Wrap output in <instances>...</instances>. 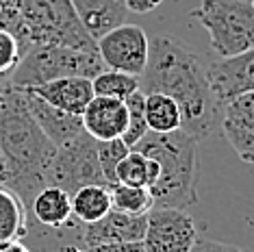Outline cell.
<instances>
[{"label": "cell", "mask_w": 254, "mask_h": 252, "mask_svg": "<svg viewBox=\"0 0 254 252\" xmlns=\"http://www.w3.org/2000/svg\"><path fill=\"white\" fill-rule=\"evenodd\" d=\"M191 252H248V250L239 248V246H230L224 242H213V239L198 237V242L193 244Z\"/></svg>", "instance_id": "obj_29"}, {"label": "cell", "mask_w": 254, "mask_h": 252, "mask_svg": "<svg viewBox=\"0 0 254 252\" xmlns=\"http://www.w3.org/2000/svg\"><path fill=\"white\" fill-rule=\"evenodd\" d=\"M20 61H22V50L18 39L9 31L0 28V81L9 78Z\"/></svg>", "instance_id": "obj_26"}, {"label": "cell", "mask_w": 254, "mask_h": 252, "mask_svg": "<svg viewBox=\"0 0 254 252\" xmlns=\"http://www.w3.org/2000/svg\"><path fill=\"white\" fill-rule=\"evenodd\" d=\"M24 98L26 107L31 111V116L35 118V122L39 124V128L48 135V139L53 141L57 148L65 146L67 141L76 139L80 133H85L83 128V118L67 113L63 109H57L53 105H48L46 100H42L39 96H35L31 89H24Z\"/></svg>", "instance_id": "obj_12"}, {"label": "cell", "mask_w": 254, "mask_h": 252, "mask_svg": "<svg viewBox=\"0 0 254 252\" xmlns=\"http://www.w3.org/2000/svg\"><path fill=\"white\" fill-rule=\"evenodd\" d=\"M195 20L209 33L211 48L219 59L244 55L254 48V4L241 0H202L191 11Z\"/></svg>", "instance_id": "obj_6"}, {"label": "cell", "mask_w": 254, "mask_h": 252, "mask_svg": "<svg viewBox=\"0 0 254 252\" xmlns=\"http://www.w3.org/2000/svg\"><path fill=\"white\" fill-rule=\"evenodd\" d=\"M113 209L111 187L109 185H87L80 187L72 196V213L83 224H94L102 220Z\"/></svg>", "instance_id": "obj_18"}, {"label": "cell", "mask_w": 254, "mask_h": 252, "mask_svg": "<svg viewBox=\"0 0 254 252\" xmlns=\"http://www.w3.org/2000/svg\"><path fill=\"white\" fill-rule=\"evenodd\" d=\"M85 252H146L143 242H115V244H100L85 248Z\"/></svg>", "instance_id": "obj_28"}, {"label": "cell", "mask_w": 254, "mask_h": 252, "mask_svg": "<svg viewBox=\"0 0 254 252\" xmlns=\"http://www.w3.org/2000/svg\"><path fill=\"white\" fill-rule=\"evenodd\" d=\"M146 122L152 133H172L183 126L176 100L165 94H146Z\"/></svg>", "instance_id": "obj_20"}, {"label": "cell", "mask_w": 254, "mask_h": 252, "mask_svg": "<svg viewBox=\"0 0 254 252\" xmlns=\"http://www.w3.org/2000/svg\"><path fill=\"white\" fill-rule=\"evenodd\" d=\"M224 128H254V89L237 96L222 109V130Z\"/></svg>", "instance_id": "obj_24"}, {"label": "cell", "mask_w": 254, "mask_h": 252, "mask_svg": "<svg viewBox=\"0 0 254 252\" xmlns=\"http://www.w3.org/2000/svg\"><path fill=\"white\" fill-rule=\"evenodd\" d=\"M222 133L228 139V144L233 146V150L239 154L241 161L254 165V128H250V130L224 128Z\"/></svg>", "instance_id": "obj_27"}, {"label": "cell", "mask_w": 254, "mask_h": 252, "mask_svg": "<svg viewBox=\"0 0 254 252\" xmlns=\"http://www.w3.org/2000/svg\"><path fill=\"white\" fill-rule=\"evenodd\" d=\"M98 55L107 70L132 74L139 78L148 65L150 39L141 26L120 24L98 39Z\"/></svg>", "instance_id": "obj_8"}, {"label": "cell", "mask_w": 254, "mask_h": 252, "mask_svg": "<svg viewBox=\"0 0 254 252\" xmlns=\"http://www.w3.org/2000/svg\"><path fill=\"white\" fill-rule=\"evenodd\" d=\"M161 176V168L154 159L146 157L143 152L130 148V152L122 159L118 168V183L130 187H148L152 189Z\"/></svg>", "instance_id": "obj_19"}, {"label": "cell", "mask_w": 254, "mask_h": 252, "mask_svg": "<svg viewBox=\"0 0 254 252\" xmlns=\"http://www.w3.org/2000/svg\"><path fill=\"white\" fill-rule=\"evenodd\" d=\"M0 107H2V91H0Z\"/></svg>", "instance_id": "obj_34"}, {"label": "cell", "mask_w": 254, "mask_h": 252, "mask_svg": "<svg viewBox=\"0 0 254 252\" xmlns=\"http://www.w3.org/2000/svg\"><path fill=\"white\" fill-rule=\"evenodd\" d=\"M135 150L154 159L161 176L150 191L154 207L189 209L198 202V139L183 128L172 133H150Z\"/></svg>", "instance_id": "obj_3"}, {"label": "cell", "mask_w": 254, "mask_h": 252, "mask_svg": "<svg viewBox=\"0 0 254 252\" xmlns=\"http://www.w3.org/2000/svg\"><path fill=\"white\" fill-rule=\"evenodd\" d=\"M252 4H254V0H252Z\"/></svg>", "instance_id": "obj_36"}, {"label": "cell", "mask_w": 254, "mask_h": 252, "mask_svg": "<svg viewBox=\"0 0 254 252\" xmlns=\"http://www.w3.org/2000/svg\"><path fill=\"white\" fill-rule=\"evenodd\" d=\"M70 2L80 24L96 42L115 26L124 24L126 13H128L124 0H70Z\"/></svg>", "instance_id": "obj_15"}, {"label": "cell", "mask_w": 254, "mask_h": 252, "mask_svg": "<svg viewBox=\"0 0 254 252\" xmlns=\"http://www.w3.org/2000/svg\"><path fill=\"white\" fill-rule=\"evenodd\" d=\"M31 91L42 100H46L48 105L63 109L67 113H74V116H83L87 105L96 98L91 78L85 76L59 78V81L44 83L39 87H31Z\"/></svg>", "instance_id": "obj_14"}, {"label": "cell", "mask_w": 254, "mask_h": 252, "mask_svg": "<svg viewBox=\"0 0 254 252\" xmlns=\"http://www.w3.org/2000/svg\"><path fill=\"white\" fill-rule=\"evenodd\" d=\"M102 70H105V63L98 53H85V50L67 48V46H33L22 57L13 74L0 83L31 89L67 76L94 78Z\"/></svg>", "instance_id": "obj_5"}, {"label": "cell", "mask_w": 254, "mask_h": 252, "mask_svg": "<svg viewBox=\"0 0 254 252\" xmlns=\"http://www.w3.org/2000/svg\"><path fill=\"white\" fill-rule=\"evenodd\" d=\"M0 252H31V248L24 242H13V244H2Z\"/></svg>", "instance_id": "obj_31"}, {"label": "cell", "mask_w": 254, "mask_h": 252, "mask_svg": "<svg viewBox=\"0 0 254 252\" xmlns=\"http://www.w3.org/2000/svg\"><path fill=\"white\" fill-rule=\"evenodd\" d=\"M213 94L219 107L228 105L233 98L254 89V48L246 50L244 55L219 59L206 67Z\"/></svg>", "instance_id": "obj_10"}, {"label": "cell", "mask_w": 254, "mask_h": 252, "mask_svg": "<svg viewBox=\"0 0 254 252\" xmlns=\"http://www.w3.org/2000/svg\"><path fill=\"white\" fill-rule=\"evenodd\" d=\"M241 2H252V0H241Z\"/></svg>", "instance_id": "obj_35"}, {"label": "cell", "mask_w": 254, "mask_h": 252, "mask_svg": "<svg viewBox=\"0 0 254 252\" xmlns=\"http://www.w3.org/2000/svg\"><path fill=\"white\" fill-rule=\"evenodd\" d=\"M130 152V148L122 139H111V141H98V159H100L102 176H105L107 185L113 187L118 185V168L122 159Z\"/></svg>", "instance_id": "obj_25"}, {"label": "cell", "mask_w": 254, "mask_h": 252, "mask_svg": "<svg viewBox=\"0 0 254 252\" xmlns=\"http://www.w3.org/2000/svg\"><path fill=\"white\" fill-rule=\"evenodd\" d=\"M46 252H85V248L78 244H67V246H61V248H55V250H46Z\"/></svg>", "instance_id": "obj_32"}, {"label": "cell", "mask_w": 254, "mask_h": 252, "mask_svg": "<svg viewBox=\"0 0 254 252\" xmlns=\"http://www.w3.org/2000/svg\"><path fill=\"white\" fill-rule=\"evenodd\" d=\"M28 231V211L22 198L0 185V246L22 242Z\"/></svg>", "instance_id": "obj_17"}, {"label": "cell", "mask_w": 254, "mask_h": 252, "mask_svg": "<svg viewBox=\"0 0 254 252\" xmlns=\"http://www.w3.org/2000/svg\"><path fill=\"white\" fill-rule=\"evenodd\" d=\"M28 220L44 228H53V231L70 226L76 220L72 213V196L63 191L61 187L46 185L33 198L31 207H28Z\"/></svg>", "instance_id": "obj_16"}, {"label": "cell", "mask_w": 254, "mask_h": 252, "mask_svg": "<svg viewBox=\"0 0 254 252\" xmlns=\"http://www.w3.org/2000/svg\"><path fill=\"white\" fill-rule=\"evenodd\" d=\"M80 118H83L85 133L91 135L96 141L122 139L126 124H128V109L124 100L96 96Z\"/></svg>", "instance_id": "obj_13"}, {"label": "cell", "mask_w": 254, "mask_h": 252, "mask_svg": "<svg viewBox=\"0 0 254 252\" xmlns=\"http://www.w3.org/2000/svg\"><path fill=\"white\" fill-rule=\"evenodd\" d=\"M139 91L174 98L183 116L181 128L198 141L222 130V107L213 94L206 67L178 39L159 35L150 42Z\"/></svg>", "instance_id": "obj_1"}, {"label": "cell", "mask_w": 254, "mask_h": 252, "mask_svg": "<svg viewBox=\"0 0 254 252\" xmlns=\"http://www.w3.org/2000/svg\"><path fill=\"white\" fill-rule=\"evenodd\" d=\"M126 109H128V124L122 135V141L128 148H135L139 141L150 133L148 122H146V94H141L139 89L132 96L124 100Z\"/></svg>", "instance_id": "obj_23"}, {"label": "cell", "mask_w": 254, "mask_h": 252, "mask_svg": "<svg viewBox=\"0 0 254 252\" xmlns=\"http://www.w3.org/2000/svg\"><path fill=\"white\" fill-rule=\"evenodd\" d=\"M0 152L7 163L4 187L18 193L28 211L33 198L48 185V170L57 154V146L31 116L24 89L0 83Z\"/></svg>", "instance_id": "obj_2"}, {"label": "cell", "mask_w": 254, "mask_h": 252, "mask_svg": "<svg viewBox=\"0 0 254 252\" xmlns=\"http://www.w3.org/2000/svg\"><path fill=\"white\" fill-rule=\"evenodd\" d=\"M198 242V228L187 209L154 207L148 213L143 235L146 252H191Z\"/></svg>", "instance_id": "obj_9"}, {"label": "cell", "mask_w": 254, "mask_h": 252, "mask_svg": "<svg viewBox=\"0 0 254 252\" xmlns=\"http://www.w3.org/2000/svg\"><path fill=\"white\" fill-rule=\"evenodd\" d=\"M163 0H124L126 9L132 11V13H150L159 7Z\"/></svg>", "instance_id": "obj_30"}, {"label": "cell", "mask_w": 254, "mask_h": 252, "mask_svg": "<svg viewBox=\"0 0 254 252\" xmlns=\"http://www.w3.org/2000/svg\"><path fill=\"white\" fill-rule=\"evenodd\" d=\"M4 183H7V163H4V157L0 152V185H4Z\"/></svg>", "instance_id": "obj_33"}, {"label": "cell", "mask_w": 254, "mask_h": 252, "mask_svg": "<svg viewBox=\"0 0 254 252\" xmlns=\"http://www.w3.org/2000/svg\"><path fill=\"white\" fill-rule=\"evenodd\" d=\"M94 85V94L102 96V98H113V100H126L139 89V78L132 74L115 72V70H102L91 78Z\"/></svg>", "instance_id": "obj_22"}, {"label": "cell", "mask_w": 254, "mask_h": 252, "mask_svg": "<svg viewBox=\"0 0 254 252\" xmlns=\"http://www.w3.org/2000/svg\"><path fill=\"white\" fill-rule=\"evenodd\" d=\"M48 185L61 187L70 196L87 185H107L98 159V141L87 133L57 148L53 165L48 170Z\"/></svg>", "instance_id": "obj_7"}, {"label": "cell", "mask_w": 254, "mask_h": 252, "mask_svg": "<svg viewBox=\"0 0 254 252\" xmlns=\"http://www.w3.org/2000/svg\"><path fill=\"white\" fill-rule=\"evenodd\" d=\"M148 226V215H128L111 209L102 220L85 224L83 244L85 248L115 242H143Z\"/></svg>", "instance_id": "obj_11"}, {"label": "cell", "mask_w": 254, "mask_h": 252, "mask_svg": "<svg viewBox=\"0 0 254 252\" xmlns=\"http://www.w3.org/2000/svg\"><path fill=\"white\" fill-rule=\"evenodd\" d=\"M111 202L115 211L128 215H148L154 209V196L148 187H130L122 183L111 187Z\"/></svg>", "instance_id": "obj_21"}, {"label": "cell", "mask_w": 254, "mask_h": 252, "mask_svg": "<svg viewBox=\"0 0 254 252\" xmlns=\"http://www.w3.org/2000/svg\"><path fill=\"white\" fill-rule=\"evenodd\" d=\"M28 28L33 46H67L98 53V42L85 31L70 0H11Z\"/></svg>", "instance_id": "obj_4"}]
</instances>
